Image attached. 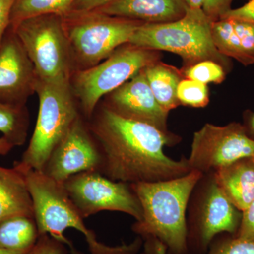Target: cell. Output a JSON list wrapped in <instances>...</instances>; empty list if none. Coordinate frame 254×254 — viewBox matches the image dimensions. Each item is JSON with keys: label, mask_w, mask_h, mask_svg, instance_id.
<instances>
[{"label": "cell", "mask_w": 254, "mask_h": 254, "mask_svg": "<svg viewBox=\"0 0 254 254\" xmlns=\"http://www.w3.org/2000/svg\"><path fill=\"white\" fill-rule=\"evenodd\" d=\"M88 124L101 153L100 173L128 184L165 181L191 171L187 158L175 160L164 147L181 138L148 124L124 118L103 105Z\"/></svg>", "instance_id": "1"}, {"label": "cell", "mask_w": 254, "mask_h": 254, "mask_svg": "<svg viewBox=\"0 0 254 254\" xmlns=\"http://www.w3.org/2000/svg\"><path fill=\"white\" fill-rule=\"evenodd\" d=\"M202 176L191 170L165 181L130 184L143 210V218L132 225V230L143 240L158 239L167 247V254H189L187 209Z\"/></svg>", "instance_id": "2"}, {"label": "cell", "mask_w": 254, "mask_h": 254, "mask_svg": "<svg viewBox=\"0 0 254 254\" xmlns=\"http://www.w3.org/2000/svg\"><path fill=\"white\" fill-rule=\"evenodd\" d=\"M212 21L202 9L188 8L183 18L166 23H142L130 38L133 46L170 52L182 58L184 67L210 60L220 64L227 72L232 68L230 58L214 45Z\"/></svg>", "instance_id": "3"}, {"label": "cell", "mask_w": 254, "mask_h": 254, "mask_svg": "<svg viewBox=\"0 0 254 254\" xmlns=\"http://www.w3.org/2000/svg\"><path fill=\"white\" fill-rule=\"evenodd\" d=\"M16 168L26 180L39 235H49L71 249L72 243L65 236L64 232L74 229L86 237L91 254H117L116 247L100 242L94 232L86 227L84 218L70 199L63 183L41 171Z\"/></svg>", "instance_id": "4"}, {"label": "cell", "mask_w": 254, "mask_h": 254, "mask_svg": "<svg viewBox=\"0 0 254 254\" xmlns=\"http://www.w3.org/2000/svg\"><path fill=\"white\" fill-rule=\"evenodd\" d=\"M36 93L39 99L36 127L21 160L14 167L43 171L52 152L80 114L70 81L44 82L38 78Z\"/></svg>", "instance_id": "5"}, {"label": "cell", "mask_w": 254, "mask_h": 254, "mask_svg": "<svg viewBox=\"0 0 254 254\" xmlns=\"http://www.w3.org/2000/svg\"><path fill=\"white\" fill-rule=\"evenodd\" d=\"M63 22L76 71L93 67L109 58L128 43L143 23L97 11H70L63 16Z\"/></svg>", "instance_id": "6"}, {"label": "cell", "mask_w": 254, "mask_h": 254, "mask_svg": "<svg viewBox=\"0 0 254 254\" xmlns=\"http://www.w3.org/2000/svg\"><path fill=\"white\" fill-rule=\"evenodd\" d=\"M156 50L127 43L103 62L86 69L76 71L71 78V87L84 116L90 120L105 95L123 86L152 64L160 61Z\"/></svg>", "instance_id": "7"}, {"label": "cell", "mask_w": 254, "mask_h": 254, "mask_svg": "<svg viewBox=\"0 0 254 254\" xmlns=\"http://www.w3.org/2000/svg\"><path fill=\"white\" fill-rule=\"evenodd\" d=\"M188 205L189 254H205L220 234L236 235L242 213L219 187L213 172L203 174L190 195Z\"/></svg>", "instance_id": "8"}, {"label": "cell", "mask_w": 254, "mask_h": 254, "mask_svg": "<svg viewBox=\"0 0 254 254\" xmlns=\"http://www.w3.org/2000/svg\"><path fill=\"white\" fill-rule=\"evenodd\" d=\"M12 29L33 63L38 79L71 81L73 65L63 16H35L23 20Z\"/></svg>", "instance_id": "9"}, {"label": "cell", "mask_w": 254, "mask_h": 254, "mask_svg": "<svg viewBox=\"0 0 254 254\" xmlns=\"http://www.w3.org/2000/svg\"><path fill=\"white\" fill-rule=\"evenodd\" d=\"M63 185L83 218L105 210L128 214L136 221L143 218L141 203L130 184L89 171L73 175Z\"/></svg>", "instance_id": "10"}, {"label": "cell", "mask_w": 254, "mask_h": 254, "mask_svg": "<svg viewBox=\"0 0 254 254\" xmlns=\"http://www.w3.org/2000/svg\"><path fill=\"white\" fill-rule=\"evenodd\" d=\"M247 157H254V141L242 124L217 126L208 123L193 134L187 161L190 170L203 175Z\"/></svg>", "instance_id": "11"}, {"label": "cell", "mask_w": 254, "mask_h": 254, "mask_svg": "<svg viewBox=\"0 0 254 254\" xmlns=\"http://www.w3.org/2000/svg\"><path fill=\"white\" fill-rule=\"evenodd\" d=\"M101 162L98 143L80 115L53 150L41 172L63 184L76 174L100 171Z\"/></svg>", "instance_id": "12"}, {"label": "cell", "mask_w": 254, "mask_h": 254, "mask_svg": "<svg viewBox=\"0 0 254 254\" xmlns=\"http://www.w3.org/2000/svg\"><path fill=\"white\" fill-rule=\"evenodd\" d=\"M37 81L33 63L9 27L0 45V102L26 106L29 97L36 93Z\"/></svg>", "instance_id": "13"}, {"label": "cell", "mask_w": 254, "mask_h": 254, "mask_svg": "<svg viewBox=\"0 0 254 254\" xmlns=\"http://www.w3.org/2000/svg\"><path fill=\"white\" fill-rule=\"evenodd\" d=\"M104 105L124 118L169 131L167 127L169 112L155 99L143 69L110 93Z\"/></svg>", "instance_id": "14"}, {"label": "cell", "mask_w": 254, "mask_h": 254, "mask_svg": "<svg viewBox=\"0 0 254 254\" xmlns=\"http://www.w3.org/2000/svg\"><path fill=\"white\" fill-rule=\"evenodd\" d=\"M188 8L184 0H115L95 11L143 23H166L183 18Z\"/></svg>", "instance_id": "15"}, {"label": "cell", "mask_w": 254, "mask_h": 254, "mask_svg": "<svg viewBox=\"0 0 254 254\" xmlns=\"http://www.w3.org/2000/svg\"><path fill=\"white\" fill-rule=\"evenodd\" d=\"M215 48L227 58L245 66L254 64V22L238 17H225L212 23Z\"/></svg>", "instance_id": "16"}, {"label": "cell", "mask_w": 254, "mask_h": 254, "mask_svg": "<svg viewBox=\"0 0 254 254\" xmlns=\"http://www.w3.org/2000/svg\"><path fill=\"white\" fill-rule=\"evenodd\" d=\"M227 198L241 212L254 199V158L247 157L213 172Z\"/></svg>", "instance_id": "17"}, {"label": "cell", "mask_w": 254, "mask_h": 254, "mask_svg": "<svg viewBox=\"0 0 254 254\" xmlns=\"http://www.w3.org/2000/svg\"><path fill=\"white\" fill-rule=\"evenodd\" d=\"M15 216L34 218L31 195L19 170L0 166V222Z\"/></svg>", "instance_id": "18"}, {"label": "cell", "mask_w": 254, "mask_h": 254, "mask_svg": "<svg viewBox=\"0 0 254 254\" xmlns=\"http://www.w3.org/2000/svg\"><path fill=\"white\" fill-rule=\"evenodd\" d=\"M155 99L166 111L180 105L177 98V88L183 78L181 70L158 61L143 69Z\"/></svg>", "instance_id": "19"}, {"label": "cell", "mask_w": 254, "mask_h": 254, "mask_svg": "<svg viewBox=\"0 0 254 254\" xmlns=\"http://www.w3.org/2000/svg\"><path fill=\"white\" fill-rule=\"evenodd\" d=\"M39 237L34 218L15 216L0 222V247L12 250H31Z\"/></svg>", "instance_id": "20"}, {"label": "cell", "mask_w": 254, "mask_h": 254, "mask_svg": "<svg viewBox=\"0 0 254 254\" xmlns=\"http://www.w3.org/2000/svg\"><path fill=\"white\" fill-rule=\"evenodd\" d=\"M76 0H15L11 10L10 28L27 18L55 14L64 16L72 9Z\"/></svg>", "instance_id": "21"}, {"label": "cell", "mask_w": 254, "mask_h": 254, "mask_svg": "<svg viewBox=\"0 0 254 254\" xmlns=\"http://www.w3.org/2000/svg\"><path fill=\"white\" fill-rule=\"evenodd\" d=\"M29 113L26 106L0 102V132L14 147L26 143L29 128Z\"/></svg>", "instance_id": "22"}, {"label": "cell", "mask_w": 254, "mask_h": 254, "mask_svg": "<svg viewBox=\"0 0 254 254\" xmlns=\"http://www.w3.org/2000/svg\"><path fill=\"white\" fill-rule=\"evenodd\" d=\"M181 72L185 78L207 85L210 83H221L225 79L227 71L220 64L206 60L183 67Z\"/></svg>", "instance_id": "23"}, {"label": "cell", "mask_w": 254, "mask_h": 254, "mask_svg": "<svg viewBox=\"0 0 254 254\" xmlns=\"http://www.w3.org/2000/svg\"><path fill=\"white\" fill-rule=\"evenodd\" d=\"M180 105L192 108H204L210 101L207 85L193 80L183 78L177 88Z\"/></svg>", "instance_id": "24"}, {"label": "cell", "mask_w": 254, "mask_h": 254, "mask_svg": "<svg viewBox=\"0 0 254 254\" xmlns=\"http://www.w3.org/2000/svg\"><path fill=\"white\" fill-rule=\"evenodd\" d=\"M205 254H254V241L230 234L215 237Z\"/></svg>", "instance_id": "25"}, {"label": "cell", "mask_w": 254, "mask_h": 254, "mask_svg": "<svg viewBox=\"0 0 254 254\" xmlns=\"http://www.w3.org/2000/svg\"><path fill=\"white\" fill-rule=\"evenodd\" d=\"M66 246L49 235H39L36 245L27 254H67Z\"/></svg>", "instance_id": "26"}, {"label": "cell", "mask_w": 254, "mask_h": 254, "mask_svg": "<svg viewBox=\"0 0 254 254\" xmlns=\"http://www.w3.org/2000/svg\"><path fill=\"white\" fill-rule=\"evenodd\" d=\"M235 0H203L202 10L212 21H218L232 9Z\"/></svg>", "instance_id": "27"}, {"label": "cell", "mask_w": 254, "mask_h": 254, "mask_svg": "<svg viewBox=\"0 0 254 254\" xmlns=\"http://www.w3.org/2000/svg\"><path fill=\"white\" fill-rule=\"evenodd\" d=\"M242 213L240 227L235 235L254 241V199Z\"/></svg>", "instance_id": "28"}, {"label": "cell", "mask_w": 254, "mask_h": 254, "mask_svg": "<svg viewBox=\"0 0 254 254\" xmlns=\"http://www.w3.org/2000/svg\"><path fill=\"white\" fill-rule=\"evenodd\" d=\"M15 0H0V45L10 27L11 10Z\"/></svg>", "instance_id": "29"}, {"label": "cell", "mask_w": 254, "mask_h": 254, "mask_svg": "<svg viewBox=\"0 0 254 254\" xmlns=\"http://www.w3.org/2000/svg\"><path fill=\"white\" fill-rule=\"evenodd\" d=\"M114 1L115 0H76L73 3L71 11H95V10L99 9Z\"/></svg>", "instance_id": "30"}, {"label": "cell", "mask_w": 254, "mask_h": 254, "mask_svg": "<svg viewBox=\"0 0 254 254\" xmlns=\"http://www.w3.org/2000/svg\"><path fill=\"white\" fill-rule=\"evenodd\" d=\"M225 17L245 18L254 22V0H250L240 8L230 10L221 18Z\"/></svg>", "instance_id": "31"}, {"label": "cell", "mask_w": 254, "mask_h": 254, "mask_svg": "<svg viewBox=\"0 0 254 254\" xmlns=\"http://www.w3.org/2000/svg\"><path fill=\"white\" fill-rule=\"evenodd\" d=\"M246 131L248 136L254 141V112L247 110L244 114V123Z\"/></svg>", "instance_id": "32"}, {"label": "cell", "mask_w": 254, "mask_h": 254, "mask_svg": "<svg viewBox=\"0 0 254 254\" xmlns=\"http://www.w3.org/2000/svg\"><path fill=\"white\" fill-rule=\"evenodd\" d=\"M14 148L4 137L0 138V155H7Z\"/></svg>", "instance_id": "33"}, {"label": "cell", "mask_w": 254, "mask_h": 254, "mask_svg": "<svg viewBox=\"0 0 254 254\" xmlns=\"http://www.w3.org/2000/svg\"><path fill=\"white\" fill-rule=\"evenodd\" d=\"M190 9H202L203 0H184Z\"/></svg>", "instance_id": "34"}, {"label": "cell", "mask_w": 254, "mask_h": 254, "mask_svg": "<svg viewBox=\"0 0 254 254\" xmlns=\"http://www.w3.org/2000/svg\"><path fill=\"white\" fill-rule=\"evenodd\" d=\"M31 250H12L0 247V254H27Z\"/></svg>", "instance_id": "35"}, {"label": "cell", "mask_w": 254, "mask_h": 254, "mask_svg": "<svg viewBox=\"0 0 254 254\" xmlns=\"http://www.w3.org/2000/svg\"><path fill=\"white\" fill-rule=\"evenodd\" d=\"M71 254H81L78 252V251L75 250V249L73 248V247L71 248Z\"/></svg>", "instance_id": "36"}, {"label": "cell", "mask_w": 254, "mask_h": 254, "mask_svg": "<svg viewBox=\"0 0 254 254\" xmlns=\"http://www.w3.org/2000/svg\"><path fill=\"white\" fill-rule=\"evenodd\" d=\"M141 254H146V253H145V252H142V253H141Z\"/></svg>", "instance_id": "37"}, {"label": "cell", "mask_w": 254, "mask_h": 254, "mask_svg": "<svg viewBox=\"0 0 254 254\" xmlns=\"http://www.w3.org/2000/svg\"></svg>", "instance_id": "38"}]
</instances>
